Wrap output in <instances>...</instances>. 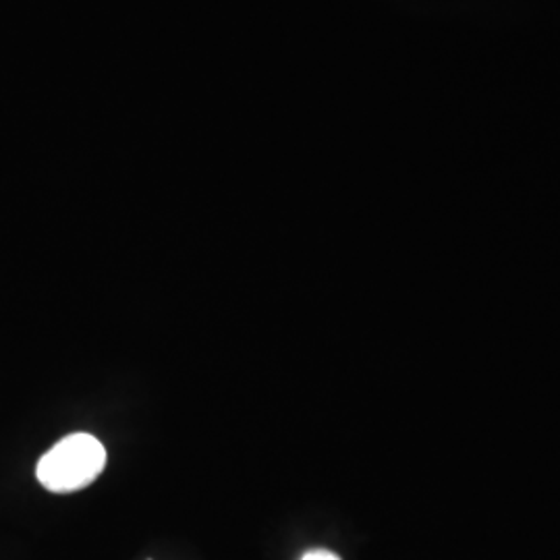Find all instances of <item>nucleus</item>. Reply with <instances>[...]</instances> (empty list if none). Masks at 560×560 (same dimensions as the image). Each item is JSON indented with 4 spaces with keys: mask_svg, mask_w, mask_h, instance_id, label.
<instances>
[{
    "mask_svg": "<svg viewBox=\"0 0 560 560\" xmlns=\"http://www.w3.org/2000/svg\"><path fill=\"white\" fill-rule=\"evenodd\" d=\"M106 465V448L98 439L75 432L57 442L36 467V476L48 492L71 494L98 480Z\"/></svg>",
    "mask_w": 560,
    "mask_h": 560,
    "instance_id": "f257e3e1",
    "label": "nucleus"
},
{
    "mask_svg": "<svg viewBox=\"0 0 560 560\" xmlns=\"http://www.w3.org/2000/svg\"><path fill=\"white\" fill-rule=\"evenodd\" d=\"M301 560H340L335 552H330V550H312V552H307V555H303V559Z\"/></svg>",
    "mask_w": 560,
    "mask_h": 560,
    "instance_id": "f03ea898",
    "label": "nucleus"
}]
</instances>
